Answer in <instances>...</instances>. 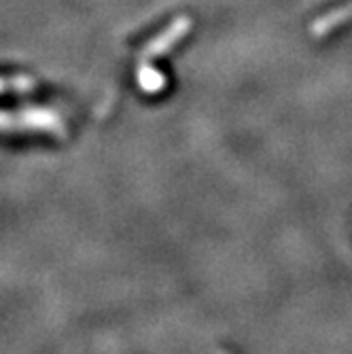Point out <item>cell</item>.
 I'll list each match as a JSON object with an SVG mask.
<instances>
[{"label": "cell", "instance_id": "1", "mask_svg": "<svg viewBox=\"0 0 352 354\" xmlns=\"http://www.w3.org/2000/svg\"><path fill=\"white\" fill-rule=\"evenodd\" d=\"M216 354H225V352H216Z\"/></svg>", "mask_w": 352, "mask_h": 354}]
</instances>
